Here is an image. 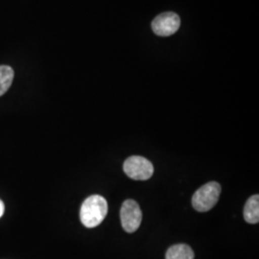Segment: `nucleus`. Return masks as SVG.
I'll return each instance as SVG.
<instances>
[{
  "label": "nucleus",
  "mask_w": 259,
  "mask_h": 259,
  "mask_svg": "<svg viewBox=\"0 0 259 259\" xmlns=\"http://www.w3.org/2000/svg\"><path fill=\"white\" fill-rule=\"evenodd\" d=\"M108 203L100 195H93L83 201L80 219L84 227L93 229L99 226L108 214Z\"/></svg>",
  "instance_id": "f257e3e1"
},
{
  "label": "nucleus",
  "mask_w": 259,
  "mask_h": 259,
  "mask_svg": "<svg viewBox=\"0 0 259 259\" xmlns=\"http://www.w3.org/2000/svg\"><path fill=\"white\" fill-rule=\"evenodd\" d=\"M181 26L180 17L175 13H164L157 16L152 22L154 33L159 37H169L175 34Z\"/></svg>",
  "instance_id": "39448f33"
},
{
  "label": "nucleus",
  "mask_w": 259,
  "mask_h": 259,
  "mask_svg": "<svg viewBox=\"0 0 259 259\" xmlns=\"http://www.w3.org/2000/svg\"><path fill=\"white\" fill-rule=\"evenodd\" d=\"M123 169L127 176L136 181H146L154 174L152 162L140 156L128 157L124 162Z\"/></svg>",
  "instance_id": "7ed1b4c3"
},
{
  "label": "nucleus",
  "mask_w": 259,
  "mask_h": 259,
  "mask_svg": "<svg viewBox=\"0 0 259 259\" xmlns=\"http://www.w3.org/2000/svg\"><path fill=\"white\" fill-rule=\"evenodd\" d=\"M244 218L249 224L259 222V196L253 195L247 201L244 207Z\"/></svg>",
  "instance_id": "423d86ee"
},
{
  "label": "nucleus",
  "mask_w": 259,
  "mask_h": 259,
  "mask_svg": "<svg viewBox=\"0 0 259 259\" xmlns=\"http://www.w3.org/2000/svg\"><path fill=\"white\" fill-rule=\"evenodd\" d=\"M14 70L8 65H0V96L6 93L14 80Z\"/></svg>",
  "instance_id": "6e6552de"
},
{
  "label": "nucleus",
  "mask_w": 259,
  "mask_h": 259,
  "mask_svg": "<svg viewBox=\"0 0 259 259\" xmlns=\"http://www.w3.org/2000/svg\"><path fill=\"white\" fill-rule=\"evenodd\" d=\"M120 219L125 232H137L142 221V212L139 204L134 200H126L121 206Z\"/></svg>",
  "instance_id": "20e7f679"
},
{
  "label": "nucleus",
  "mask_w": 259,
  "mask_h": 259,
  "mask_svg": "<svg viewBox=\"0 0 259 259\" xmlns=\"http://www.w3.org/2000/svg\"><path fill=\"white\" fill-rule=\"evenodd\" d=\"M221 193V185L210 182L200 187L192 197V205L199 212H206L217 204Z\"/></svg>",
  "instance_id": "f03ea898"
},
{
  "label": "nucleus",
  "mask_w": 259,
  "mask_h": 259,
  "mask_svg": "<svg viewBox=\"0 0 259 259\" xmlns=\"http://www.w3.org/2000/svg\"><path fill=\"white\" fill-rule=\"evenodd\" d=\"M193 250L185 244H178L170 247L166 251V259H194Z\"/></svg>",
  "instance_id": "0eeeda50"
},
{
  "label": "nucleus",
  "mask_w": 259,
  "mask_h": 259,
  "mask_svg": "<svg viewBox=\"0 0 259 259\" xmlns=\"http://www.w3.org/2000/svg\"><path fill=\"white\" fill-rule=\"evenodd\" d=\"M3 213H4V204H3V202L0 200V217L3 215Z\"/></svg>",
  "instance_id": "1a4fd4ad"
}]
</instances>
